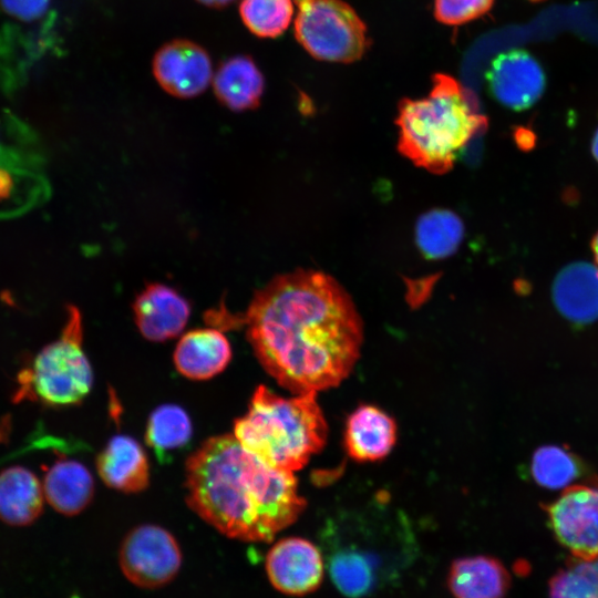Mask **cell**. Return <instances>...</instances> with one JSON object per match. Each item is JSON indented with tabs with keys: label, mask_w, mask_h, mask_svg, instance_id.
<instances>
[{
	"label": "cell",
	"mask_w": 598,
	"mask_h": 598,
	"mask_svg": "<svg viewBox=\"0 0 598 598\" xmlns=\"http://www.w3.org/2000/svg\"><path fill=\"white\" fill-rule=\"evenodd\" d=\"M42 483L30 470L14 465L0 472V519L12 526L33 523L43 511Z\"/></svg>",
	"instance_id": "19"
},
{
	"label": "cell",
	"mask_w": 598,
	"mask_h": 598,
	"mask_svg": "<svg viewBox=\"0 0 598 598\" xmlns=\"http://www.w3.org/2000/svg\"><path fill=\"white\" fill-rule=\"evenodd\" d=\"M243 322L262 368L295 394L338 385L353 369L363 340L349 293L312 269L274 278L254 295Z\"/></svg>",
	"instance_id": "1"
},
{
	"label": "cell",
	"mask_w": 598,
	"mask_h": 598,
	"mask_svg": "<svg viewBox=\"0 0 598 598\" xmlns=\"http://www.w3.org/2000/svg\"><path fill=\"white\" fill-rule=\"evenodd\" d=\"M395 123L402 155L421 168L444 174L487 120L457 80L436 73L427 96L401 100Z\"/></svg>",
	"instance_id": "3"
},
{
	"label": "cell",
	"mask_w": 598,
	"mask_h": 598,
	"mask_svg": "<svg viewBox=\"0 0 598 598\" xmlns=\"http://www.w3.org/2000/svg\"><path fill=\"white\" fill-rule=\"evenodd\" d=\"M591 250H592L595 260L598 265V231L595 234V236L591 239Z\"/></svg>",
	"instance_id": "31"
},
{
	"label": "cell",
	"mask_w": 598,
	"mask_h": 598,
	"mask_svg": "<svg viewBox=\"0 0 598 598\" xmlns=\"http://www.w3.org/2000/svg\"><path fill=\"white\" fill-rule=\"evenodd\" d=\"M328 568L333 585L349 598L367 596L377 585L374 559L359 549L334 551Z\"/></svg>",
	"instance_id": "22"
},
{
	"label": "cell",
	"mask_w": 598,
	"mask_h": 598,
	"mask_svg": "<svg viewBox=\"0 0 598 598\" xmlns=\"http://www.w3.org/2000/svg\"><path fill=\"white\" fill-rule=\"evenodd\" d=\"M198 1L212 8H223L231 3L234 0H198Z\"/></svg>",
	"instance_id": "29"
},
{
	"label": "cell",
	"mask_w": 598,
	"mask_h": 598,
	"mask_svg": "<svg viewBox=\"0 0 598 598\" xmlns=\"http://www.w3.org/2000/svg\"><path fill=\"white\" fill-rule=\"evenodd\" d=\"M193 435V425L187 412L176 404L157 406L147 420L145 441L158 455L161 461L165 454L186 445Z\"/></svg>",
	"instance_id": "23"
},
{
	"label": "cell",
	"mask_w": 598,
	"mask_h": 598,
	"mask_svg": "<svg viewBox=\"0 0 598 598\" xmlns=\"http://www.w3.org/2000/svg\"><path fill=\"white\" fill-rule=\"evenodd\" d=\"M42 488L52 508L65 516H74L93 499L94 480L83 463L59 457L44 470Z\"/></svg>",
	"instance_id": "17"
},
{
	"label": "cell",
	"mask_w": 598,
	"mask_h": 598,
	"mask_svg": "<svg viewBox=\"0 0 598 598\" xmlns=\"http://www.w3.org/2000/svg\"><path fill=\"white\" fill-rule=\"evenodd\" d=\"M486 81L493 97L515 111L533 106L542 97L546 85L539 62L523 49L497 54L487 69Z\"/></svg>",
	"instance_id": "10"
},
{
	"label": "cell",
	"mask_w": 598,
	"mask_h": 598,
	"mask_svg": "<svg viewBox=\"0 0 598 598\" xmlns=\"http://www.w3.org/2000/svg\"><path fill=\"white\" fill-rule=\"evenodd\" d=\"M231 355L227 337L218 329L204 328L182 336L174 350L173 360L182 375L203 381L223 372Z\"/></svg>",
	"instance_id": "13"
},
{
	"label": "cell",
	"mask_w": 598,
	"mask_h": 598,
	"mask_svg": "<svg viewBox=\"0 0 598 598\" xmlns=\"http://www.w3.org/2000/svg\"><path fill=\"white\" fill-rule=\"evenodd\" d=\"M295 20L297 41L313 58L351 63L369 47L367 27L341 0H298Z\"/></svg>",
	"instance_id": "6"
},
{
	"label": "cell",
	"mask_w": 598,
	"mask_h": 598,
	"mask_svg": "<svg viewBox=\"0 0 598 598\" xmlns=\"http://www.w3.org/2000/svg\"><path fill=\"white\" fill-rule=\"evenodd\" d=\"M214 92L233 111L251 110L259 105L264 93V76L248 55H235L224 61L214 76Z\"/></svg>",
	"instance_id": "20"
},
{
	"label": "cell",
	"mask_w": 598,
	"mask_h": 598,
	"mask_svg": "<svg viewBox=\"0 0 598 598\" xmlns=\"http://www.w3.org/2000/svg\"><path fill=\"white\" fill-rule=\"evenodd\" d=\"M96 470L111 488L138 493L150 483V465L141 444L132 436L116 434L96 457Z\"/></svg>",
	"instance_id": "14"
},
{
	"label": "cell",
	"mask_w": 598,
	"mask_h": 598,
	"mask_svg": "<svg viewBox=\"0 0 598 598\" xmlns=\"http://www.w3.org/2000/svg\"><path fill=\"white\" fill-rule=\"evenodd\" d=\"M546 512L556 539L573 558L598 557V481L566 488Z\"/></svg>",
	"instance_id": "8"
},
{
	"label": "cell",
	"mask_w": 598,
	"mask_h": 598,
	"mask_svg": "<svg viewBox=\"0 0 598 598\" xmlns=\"http://www.w3.org/2000/svg\"><path fill=\"white\" fill-rule=\"evenodd\" d=\"M494 0H434L435 18L448 25H460L487 13Z\"/></svg>",
	"instance_id": "27"
},
{
	"label": "cell",
	"mask_w": 598,
	"mask_h": 598,
	"mask_svg": "<svg viewBox=\"0 0 598 598\" xmlns=\"http://www.w3.org/2000/svg\"><path fill=\"white\" fill-rule=\"evenodd\" d=\"M463 236L462 219L447 209H433L421 215L415 226L417 247L430 259H442L454 254Z\"/></svg>",
	"instance_id": "21"
},
{
	"label": "cell",
	"mask_w": 598,
	"mask_h": 598,
	"mask_svg": "<svg viewBox=\"0 0 598 598\" xmlns=\"http://www.w3.org/2000/svg\"><path fill=\"white\" fill-rule=\"evenodd\" d=\"M0 150H1V145H0Z\"/></svg>",
	"instance_id": "33"
},
{
	"label": "cell",
	"mask_w": 598,
	"mask_h": 598,
	"mask_svg": "<svg viewBox=\"0 0 598 598\" xmlns=\"http://www.w3.org/2000/svg\"><path fill=\"white\" fill-rule=\"evenodd\" d=\"M396 442V424L383 410L364 404L348 417L344 430V447L358 462H371L385 457Z\"/></svg>",
	"instance_id": "15"
},
{
	"label": "cell",
	"mask_w": 598,
	"mask_h": 598,
	"mask_svg": "<svg viewBox=\"0 0 598 598\" xmlns=\"http://www.w3.org/2000/svg\"><path fill=\"white\" fill-rule=\"evenodd\" d=\"M509 586L506 567L485 555L457 558L447 574V587L454 598H505Z\"/></svg>",
	"instance_id": "18"
},
{
	"label": "cell",
	"mask_w": 598,
	"mask_h": 598,
	"mask_svg": "<svg viewBox=\"0 0 598 598\" xmlns=\"http://www.w3.org/2000/svg\"><path fill=\"white\" fill-rule=\"evenodd\" d=\"M183 556L177 539L167 529L142 524L123 538L118 564L125 578L144 589L169 584L182 567Z\"/></svg>",
	"instance_id": "7"
},
{
	"label": "cell",
	"mask_w": 598,
	"mask_h": 598,
	"mask_svg": "<svg viewBox=\"0 0 598 598\" xmlns=\"http://www.w3.org/2000/svg\"><path fill=\"white\" fill-rule=\"evenodd\" d=\"M532 2H540V1H544V0H529Z\"/></svg>",
	"instance_id": "32"
},
{
	"label": "cell",
	"mask_w": 598,
	"mask_h": 598,
	"mask_svg": "<svg viewBox=\"0 0 598 598\" xmlns=\"http://www.w3.org/2000/svg\"><path fill=\"white\" fill-rule=\"evenodd\" d=\"M296 1H298V0H296Z\"/></svg>",
	"instance_id": "34"
},
{
	"label": "cell",
	"mask_w": 598,
	"mask_h": 598,
	"mask_svg": "<svg viewBox=\"0 0 598 598\" xmlns=\"http://www.w3.org/2000/svg\"><path fill=\"white\" fill-rule=\"evenodd\" d=\"M239 12L245 25L260 38H276L289 27L292 0H241Z\"/></svg>",
	"instance_id": "24"
},
{
	"label": "cell",
	"mask_w": 598,
	"mask_h": 598,
	"mask_svg": "<svg viewBox=\"0 0 598 598\" xmlns=\"http://www.w3.org/2000/svg\"><path fill=\"white\" fill-rule=\"evenodd\" d=\"M133 313L141 334L153 342L177 337L190 316V305L174 288L152 282L136 296Z\"/></svg>",
	"instance_id": "12"
},
{
	"label": "cell",
	"mask_w": 598,
	"mask_h": 598,
	"mask_svg": "<svg viewBox=\"0 0 598 598\" xmlns=\"http://www.w3.org/2000/svg\"><path fill=\"white\" fill-rule=\"evenodd\" d=\"M553 300L569 321L587 324L598 319V268L576 261L564 267L553 282Z\"/></svg>",
	"instance_id": "16"
},
{
	"label": "cell",
	"mask_w": 598,
	"mask_h": 598,
	"mask_svg": "<svg viewBox=\"0 0 598 598\" xmlns=\"http://www.w3.org/2000/svg\"><path fill=\"white\" fill-rule=\"evenodd\" d=\"M82 342L81 313L70 306L59 339L47 344L20 372L14 400L39 401L53 408L82 402L93 383L92 368Z\"/></svg>",
	"instance_id": "5"
},
{
	"label": "cell",
	"mask_w": 598,
	"mask_h": 598,
	"mask_svg": "<svg viewBox=\"0 0 598 598\" xmlns=\"http://www.w3.org/2000/svg\"><path fill=\"white\" fill-rule=\"evenodd\" d=\"M11 16L30 21L40 18L48 9L50 0H0Z\"/></svg>",
	"instance_id": "28"
},
{
	"label": "cell",
	"mask_w": 598,
	"mask_h": 598,
	"mask_svg": "<svg viewBox=\"0 0 598 598\" xmlns=\"http://www.w3.org/2000/svg\"><path fill=\"white\" fill-rule=\"evenodd\" d=\"M153 72L167 93L188 99L205 91L213 71L210 58L200 45L178 39L164 44L156 52Z\"/></svg>",
	"instance_id": "11"
},
{
	"label": "cell",
	"mask_w": 598,
	"mask_h": 598,
	"mask_svg": "<svg viewBox=\"0 0 598 598\" xmlns=\"http://www.w3.org/2000/svg\"><path fill=\"white\" fill-rule=\"evenodd\" d=\"M271 586L288 596L316 591L323 579L324 563L319 548L301 537H286L275 543L265 559Z\"/></svg>",
	"instance_id": "9"
},
{
	"label": "cell",
	"mask_w": 598,
	"mask_h": 598,
	"mask_svg": "<svg viewBox=\"0 0 598 598\" xmlns=\"http://www.w3.org/2000/svg\"><path fill=\"white\" fill-rule=\"evenodd\" d=\"M234 436L268 465L293 473L323 447L328 425L317 393L285 398L259 385L248 411L235 420Z\"/></svg>",
	"instance_id": "4"
},
{
	"label": "cell",
	"mask_w": 598,
	"mask_h": 598,
	"mask_svg": "<svg viewBox=\"0 0 598 598\" xmlns=\"http://www.w3.org/2000/svg\"><path fill=\"white\" fill-rule=\"evenodd\" d=\"M549 598H598V557L573 558L549 580Z\"/></svg>",
	"instance_id": "26"
},
{
	"label": "cell",
	"mask_w": 598,
	"mask_h": 598,
	"mask_svg": "<svg viewBox=\"0 0 598 598\" xmlns=\"http://www.w3.org/2000/svg\"><path fill=\"white\" fill-rule=\"evenodd\" d=\"M580 472L579 461L559 446H542L532 460V474L535 481L547 488L569 487Z\"/></svg>",
	"instance_id": "25"
},
{
	"label": "cell",
	"mask_w": 598,
	"mask_h": 598,
	"mask_svg": "<svg viewBox=\"0 0 598 598\" xmlns=\"http://www.w3.org/2000/svg\"><path fill=\"white\" fill-rule=\"evenodd\" d=\"M591 154L595 157V159L598 162V126L591 140Z\"/></svg>",
	"instance_id": "30"
},
{
	"label": "cell",
	"mask_w": 598,
	"mask_h": 598,
	"mask_svg": "<svg viewBox=\"0 0 598 598\" xmlns=\"http://www.w3.org/2000/svg\"><path fill=\"white\" fill-rule=\"evenodd\" d=\"M186 503L223 535L270 542L306 507L292 472L275 468L234 434L212 436L186 461Z\"/></svg>",
	"instance_id": "2"
}]
</instances>
